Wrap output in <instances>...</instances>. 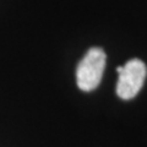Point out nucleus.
Returning <instances> with one entry per match:
<instances>
[{
	"label": "nucleus",
	"instance_id": "nucleus-1",
	"mask_svg": "<svg viewBox=\"0 0 147 147\" xmlns=\"http://www.w3.org/2000/svg\"><path fill=\"white\" fill-rule=\"evenodd\" d=\"M107 55L102 48H90L76 69V82L81 91L96 90L102 80Z\"/></svg>",
	"mask_w": 147,
	"mask_h": 147
},
{
	"label": "nucleus",
	"instance_id": "nucleus-2",
	"mask_svg": "<svg viewBox=\"0 0 147 147\" xmlns=\"http://www.w3.org/2000/svg\"><path fill=\"white\" fill-rule=\"evenodd\" d=\"M119 79L117 84V94L121 99H132L144 86L147 76L146 64L140 59H131L124 66H118Z\"/></svg>",
	"mask_w": 147,
	"mask_h": 147
}]
</instances>
